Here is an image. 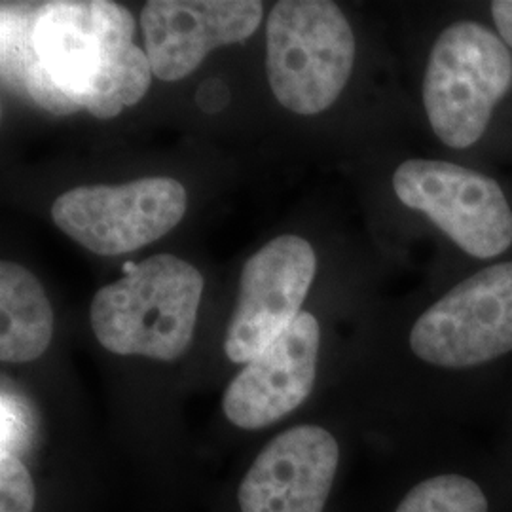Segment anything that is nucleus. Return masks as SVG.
<instances>
[{
	"label": "nucleus",
	"instance_id": "1",
	"mask_svg": "<svg viewBox=\"0 0 512 512\" xmlns=\"http://www.w3.org/2000/svg\"><path fill=\"white\" fill-rule=\"evenodd\" d=\"M133 35V16L114 2L38 6L21 54L27 92L57 114L118 116L147 95L154 74Z\"/></svg>",
	"mask_w": 512,
	"mask_h": 512
},
{
	"label": "nucleus",
	"instance_id": "2",
	"mask_svg": "<svg viewBox=\"0 0 512 512\" xmlns=\"http://www.w3.org/2000/svg\"><path fill=\"white\" fill-rule=\"evenodd\" d=\"M203 285V275L179 256H150L97 291L93 334L116 355L175 361L192 342Z\"/></svg>",
	"mask_w": 512,
	"mask_h": 512
},
{
	"label": "nucleus",
	"instance_id": "3",
	"mask_svg": "<svg viewBox=\"0 0 512 512\" xmlns=\"http://www.w3.org/2000/svg\"><path fill=\"white\" fill-rule=\"evenodd\" d=\"M355 35L329 0L277 2L266 25V71L275 99L311 116L334 105L355 65Z\"/></svg>",
	"mask_w": 512,
	"mask_h": 512
},
{
	"label": "nucleus",
	"instance_id": "4",
	"mask_svg": "<svg viewBox=\"0 0 512 512\" xmlns=\"http://www.w3.org/2000/svg\"><path fill=\"white\" fill-rule=\"evenodd\" d=\"M511 88V50L494 31L475 21H458L440 33L423 78V105L444 145L478 143Z\"/></svg>",
	"mask_w": 512,
	"mask_h": 512
},
{
	"label": "nucleus",
	"instance_id": "5",
	"mask_svg": "<svg viewBox=\"0 0 512 512\" xmlns=\"http://www.w3.org/2000/svg\"><path fill=\"white\" fill-rule=\"evenodd\" d=\"M186 190L171 177L120 186H78L52 205L54 224L95 255L137 251L169 234L186 213Z\"/></svg>",
	"mask_w": 512,
	"mask_h": 512
},
{
	"label": "nucleus",
	"instance_id": "6",
	"mask_svg": "<svg viewBox=\"0 0 512 512\" xmlns=\"http://www.w3.org/2000/svg\"><path fill=\"white\" fill-rule=\"evenodd\" d=\"M410 348L440 368H471L511 353L512 262L476 272L423 311Z\"/></svg>",
	"mask_w": 512,
	"mask_h": 512
},
{
	"label": "nucleus",
	"instance_id": "7",
	"mask_svg": "<svg viewBox=\"0 0 512 512\" xmlns=\"http://www.w3.org/2000/svg\"><path fill=\"white\" fill-rule=\"evenodd\" d=\"M393 190L467 255L488 260L512 245L511 205L484 173L440 160H406L393 175Z\"/></svg>",
	"mask_w": 512,
	"mask_h": 512
},
{
	"label": "nucleus",
	"instance_id": "8",
	"mask_svg": "<svg viewBox=\"0 0 512 512\" xmlns=\"http://www.w3.org/2000/svg\"><path fill=\"white\" fill-rule=\"evenodd\" d=\"M315 270L313 247L291 234L272 239L247 260L224 340V353L232 363H251L293 325Z\"/></svg>",
	"mask_w": 512,
	"mask_h": 512
},
{
	"label": "nucleus",
	"instance_id": "9",
	"mask_svg": "<svg viewBox=\"0 0 512 512\" xmlns=\"http://www.w3.org/2000/svg\"><path fill=\"white\" fill-rule=\"evenodd\" d=\"M262 16L256 0H150L141 25L152 73L164 82L183 80L211 50L255 35Z\"/></svg>",
	"mask_w": 512,
	"mask_h": 512
},
{
	"label": "nucleus",
	"instance_id": "10",
	"mask_svg": "<svg viewBox=\"0 0 512 512\" xmlns=\"http://www.w3.org/2000/svg\"><path fill=\"white\" fill-rule=\"evenodd\" d=\"M321 329L302 311L293 325L256 355L222 397L226 418L241 429H262L291 414L315 384Z\"/></svg>",
	"mask_w": 512,
	"mask_h": 512
},
{
	"label": "nucleus",
	"instance_id": "11",
	"mask_svg": "<svg viewBox=\"0 0 512 512\" xmlns=\"http://www.w3.org/2000/svg\"><path fill=\"white\" fill-rule=\"evenodd\" d=\"M340 463L338 442L317 425L275 437L239 486L241 512H323Z\"/></svg>",
	"mask_w": 512,
	"mask_h": 512
},
{
	"label": "nucleus",
	"instance_id": "12",
	"mask_svg": "<svg viewBox=\"0 0 512 512\" xmlns=\"http://www.w3.org/2000/svg\"><path fill=\"white\" fill-rule=\"evenodd\" d=\"M54 336V310L35 275L16 262L0 264V359L31 363Z\"/></svg>",
	"mask_w": 512,
	"mask_h": 512
},
{
	"label": "nucleus",
	"instance_id": "13",
	"mask_svg": "<svg viewBox=\"0 0 512 512\" xmlns=\"http://www.w3.org/2000/svg\"><path fill=\"white\" fill-rule=\"evenodd\" d=\"M488 511V497L475 480L461 475H439L414 486L395 512Z\"/></svg>",
	"mask_w": 512,
	"mask_h": 512
},
{
	"label": "nucleus",
	"instance_id": "14",
	"mask_svg": "<svg viewBox=\"0 0 512 512\" xmlns=\"http://www.w3.org/2000/svg\"><path fill=\"white\" fill-rule=\"evenodd\" d=\"M35 499V484L27 467L4 452L0 459V512H33Z\"/></svg>",
	"mask_w": 512,
	"mask_h": 512
},
{
	"label": "nucleus",
	"instance_id": "15",
	"mask_svg": "<svg viewBox=\"0 0 512 512\" xmlns=\"http://www.w3.org/2000/svg\"><path fill=\"white\" fill-rule=\"evenodd\" d=\"M492 16L501 40L512 50V0H497L492 4Z\"/></svg>",
	"mask_w": 512,
	"mask_h": 512
}]
</instances>
